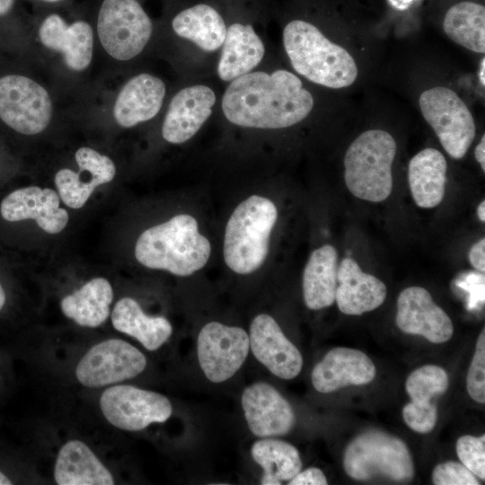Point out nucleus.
Masks as SVG:
<instances>
[{"label":"nucleus","instance_id":"f257e3e1","mask_svg":"<svg viewBox=\"0 0 485 485\" xmlns=\"http://www.w3.org/2000/svg\"><path fill=\"white\" fill-rule=\"evenodd\" d=\"M313 104L299 77L279 69L270 74L250 72L234 79L224 93L222 110L234 125L276 129L301 122Z\"/></svg>","mask_w":485,"mask_h":485},{"label":"nucleus","instance_id":"f03ea898","mask_svg":"<svg viewBox=\"0 0 485 485\" xmlns=\"http://www.w3.org/2000/svg\"><path fill=\"white\" fill-rule=\"evenodd\" d=\"M134 254L138 263L146 268L187 277L207 264L211 244L198 232L194 216L179 214L142 232L136 242Z\"/></svg>","mask_w":485,"mask_h":485},{"label":"nucleus","instance_id":"7ed1b4c3","mask_svg":"<svg viewBox=\"0 0 485 485\" xmlns=\"http://www.w3.org/2000/svg\"><path fill=\"white\" fill-rule=\"evenodd\" d=\"M283 43L295 71L314 84L340 89L351 85L357 77V66L350 53L308 22H288L283 31Z\"/></svg>","mask_w":485,"mask_h":485},{"label":"nucleus","instance_id":"20e7f679","mask_svg":"<svg viewBox=\"0 0 485 485\" xmlns=\"http://www.w3.org/2000/svg\"><path fill=\"white\" fill-rule=\"evenodd\" d=\"M277 219L274 202L260 195L250 196L234 208L225 225L223 246L231 270L247 275L264 263Z\"/></svg>","mask_w":485,"mask_h":485},{"label":"nucleus","instance_id":"39448f33","mask_svg":"<svg viewBox=\"0 0 485 485\" xmlns=\"http://www.w3.org/2000/svg\"><path fill=\"white\" fill-rule=\"evenodd\" d=\"M392 136L382 129L360 134L348 146L344 156V180L357 198L381 202L392 190V165L396 154Z\"/></svg>","mask_w":485,"mask_h":485},{"label":"nucleus","instance_id":"423d86ee","mask_svg":"<svg viewBox=\"0 0 485 485\" xmlns=\"http://www.w3.org/2000/svg\"><path fill=\"white\" fill-rule=\"evenodd\" d=\"M343 467L357 481L384 477L409 481L414 464L403 441L384 432L370 431L357 436L346 448Z\"/></svg>","mask_w":485,"mask_h":485},{"label":"nucleus","instance_id":"0eeeda50","mask_svg":"<svg viewBox=\"0 0 485 485\" xmlns=\"http://www.w3.org/2000/svg\"><path fill=\"white\" fill-rule=\"evenodd\" d=\"M419 105L445 152L454 159H462L476 133L473 116L465 102L454 91L436 86L420 94Z\"/></svg>","mask_w":485,"mask_h":485},{"label":"nucleus","instance_id":"6e6552de","mask_svg":"<svg viewBox=\"0 0 485 485\" xmlns=\"http://www.w3.org/2000/svg\"><path fill=\"white\" fill-rule=\"evenodd\" d=\"M153 31L149 16L137 0H104L97 19V32L105 51L120 61L142 52Z\"/></svg>","mask_w":485,"mask_h":485},{"label":"nucleus","instance_id":"1a4fd4ad","mask_svg":"<svg viewBox=\"0 0 485 485\" xmlns=\"http://www.w3.org/2000/svg\"><path fill=\"white\" fill-rule=\"evenodd\" d=\"M99 407L110 425L130 432L165 422L172 414V403L166 396L130 384L106 387L100 396Z\"/></svg>","mask_w":485,"mask_h":485},{"label":"nucleus","instance_id":"9d476101","mask_svg":"<svg viewBox=\"0 0 485 485\" xmlns=\"http://www.w3.org/2000/svg\"><path fill=\"white\" fill-rule=\"evenodd\" d=\"M146 356L122 339H107L92 346L80 358L75 375L85 388H105L132 379L146 367Z\"/></svg>","mask_w":485,"mask_h":485},{"label":"nucleus","instance_id":"9b49d317","mask_svg":"<svg viewBox=\"0 0 485 485\" xmlns=\"http://www.w3.org/2000/svg\"><path fill=\"white\" fill-rule=\"evenodd\" d=\"M52 101L37 82L19 75L0 78V119L23 135L41 133L52 117Z\"/></svg>","mask_w":485,"mask_h":485},{"label":"nucleus","instance_id":"f8f14e48","mask_svg":"<svg viewBox=\"0 0 485 485\" xmlns=\"http://www.w3.org/2000/svg\"><path fill=\"white\" fill-rule=\"evenodd\" d=\"M250 348L248 333L240 327L210 322L200 330L198 358L205 376L213 383L230 379L244 363Z\"/></svg>","mask_w":485,"mask_h":485},{"label":"nucleus","instance_id":"ddd939ff","mask_svg":"<svg viewBox=\"0 0 485 485\" xmlns=\"http://www.w3.org/2000/svg\"><path fill=\"white\" fill-rule=\"evenodd\" d=\"M75 159L78 172L60 169L54 182L61 201L70 208L78 209L86 204L97 187L114 179L116 167L109 156L88 146L77 149Z\"/></svg>","mask_w":485,"mask_h":485},{"label":"nucleus","instance_id":"4468645a","mask_svg":"<svg viewBox=\"0 0 485 485\" xmlns=\"http://www.w3.org/2000/svg\"><path fill=\"white\" fill-rule=\"evenodd\" d=\"M58 193L50 188L29 186L8 193L0 202V215L8 222L34 220L46 233H61L69 215L61 207Z\"/></svg>","mask_w":485,"mask_h":485},{"label":"nucleus","instance_id":"2eb2a0df","mask_svg":"<svg viewBox=\"0 0 485 485\" xmlns=\"http://www.w3.org/2000/svg\"><path fill=\"white\" fill-rule=\"evenodd\" d=\"M249 340L255 358L274 375L290 380L300 374L303 357L273 317L267 313L255 316L251 323Z\"/></svg>","mask_w":485,"mask_h":485},{"label":"nucleus","instance_id":"dca6fc26","mask_svg":"<svg viewBox=\"0 0 485 485\" xmlns=\"http://www.w3.org/2000/svg\"><path fill=\"white\" fill-rule=\"evenodd\" d=\"M395 322L401 331L421 335L433 343L445 342L454 333L450 317L421 287H410L401 292Z\"/></svg>","mask_w":485,"mask_h":485},{"label":"nucleus","instance_id":"f3484780","mask_svg":"<svg viewBox=\"0 0 485 485\" xmlns=\"http://www.w3.org/2000/svg\"><path fill=\"white\" fill-rule=\"evenodd\" d=\"M241 401L248 428L258 437L286 435L295 425L290 403L267 383L257 382L245 388Z\"/></svg>","mask_w":485,"mask_h":485},{"label":"nucleus","instance_id":"a211bd4d","mask_svg":"<svg viewBox=\"0 0 485 485\" xmlns=\"http://www.w3.org/2000/svg\"><path fill=\"white\" fill-rule=\"evenodd\" d=\"M216 102L214 91L195 84L179 91L172 99L162 126V136L172 144L190 140L212 113Z\"/></svg>","mask_w":485,"mask_h":485},{"label":"nucleus","instance_id":"6ab92c4d","mask_svg":"<svg viewBox=\"0 0 485 485\" xmlns=\"http://www.w3.org/2000/svg\"><path fill=\"white\" fill-rule=\"evenodd\" d=\"M375 366L362 351L335 348L315 365L312 384L316 391L329 393L349 385H362L374 380Z\"/></svg>","mask_w":485,"mask_h":485},{"label":"nucleus","instance_id":"aec40b11","mask_svg":"<svg viewBox=\"0 0 485 485\" xmlns=\"http://www.w3.org/2000/svg\"><path fill=\"white\" fill-rule=\"evenodd\" d=\"M386 295L385 284L364 272L354 259L344 258L339 264L335 301L343 313L360 315L373 311L383 304Z\"/></svg>","mask_w":485,"mask_h":485},{"label":"nucleus","instance_id":"412c9836","mask_svg":"<svg viewBox=\"0 0 485 485\" xmlns=\"http://www.w3.org/2000/svg\"><path fill=\"white\" fill-rule=\"evenodd\" d=\"M39 37L46 48L63 54L70 69L83 71L90 65L93 32L88 22L77 21L68 25L58 14L53 13L41 23Z\"/></svg>","mask_w":485,"mask_h":485},{"label":"nucleus","instance_id":"4be33fe9","mask_svg":"<svg viewBox=\"0 0 485 485\" xmlns=\"http://www.w3.org/2000/svg\"><path fill=\"white\" fill-rule=\"evenodd\" d=\"M165 95L164 83L149 74L128 80L119 93L113 107L116 122L131 128L153 119L160 110Z\"/></svg>","mask_w":485,"mask_h":485},{"label":"nucleus","instance_id":"5701e85b","mask_svg":"<svg viewBox=\"0 0 485 485\" xmlns=\"http://www.w3.org/2000/svg\"><path fill=\"white\" fill-rule=\"evenodd\" d=\"M58 485H112L115 479L91 447L70 439L59 448L53 471Z\"/></svg>","mask_w":485,"mask_h":485},{"label":"nucleus","instance_id":"b1692460","mask_svg":"<svg viewBox=\"0 0 485 485\" xmlns=\"http://www.w3.org/2000/svg\"><path fill=\"white\" fill-rule=\"evenodd\" d=\"M110 317L117 331L137 340L148 351L160 348L172 333L168 319L147 315L138 302L129 296L116 302Z\"/></svg>","mask_w":485,"mask_h":485},{"label":"nucleus","instance_id":"393cba45","mask_svg":"<svg viewBox=\"0 0 485 485\" xmlns=\"http://www.w3.org/2000/svg\"><path fill=\"white\" fill-rule=\"evenodd\" d=\"M114 292L105 278H93L78 289L66 294L60 300V310L65 317L85 328H98L110 314Z\"/></svg>","mask_w":485,"mask_h":485},{"label":"nucleus","instance_id":"a878e982","mask_svg":"<svg viewBox=\"0 0 485 485\" xmlns=\"http://www.w3.org/2000/svg\"><path fill=\"white\" fill-rule=\"evenodd\" d=\"M222 46L217 74L226 82L250 73L265 53L262 40L250 24L233 23L226 30Z\"/></svg>","mask_w":485,"mask_h":485},{"label":"nucleus","instance_id":"bb28decb","mask_svg":"<svg viewBox=\"0 0 485 485\" xmlns=\"http://www.w3.org/2000/svg\"><path fill=\"white\" fill-rule=\"evenodd\" d=\"M447 163L435 148L416 154L408 166V181L416 205L422 208L438 206L445 197Z\"/></svg>","mask_w":485,"mask_h":485},{"label":"nucleus","instance_id":"cd10ccee","mask_svg":"<svg viewBox=\"0 0 485 485\" xmlns=\"http://www.w3.org/2000/svg\"><path fill=\"white\" fill-rule=\"evenodd\" d=\"M338 253L330 244L314 250L303 274V295L311 310L331 306L338 286Z\"/></svg>","mask_w":485,"mask_h":485},{"label":"nucleus","instance_id":"c85d7f7f","mask_svg":"<svg viewBox=\"0 0 485 485\" xmlns=\"http://www.w3.org/2000/svg\"><path fill=\"white\" fill-rule=\"evenodd\" d=\"M174 32L205 51H215L224 43L226 26L221 14L207 4H198L180 12L172 20Z\"/></svg>","mask_w":485,"mask_h":485},{"label":"nucleus","instance_id":"c756f323","mask_svg":"<svg viewBox=\"0 0 485 485\" xmlns=\"http://www.w3.org/2000/svg\"><path fill=\"white\" fill-rule=\"evenodd\" d=\"M251 454L263 470L260 479L263 485H279L290 481L302 468L297 449L282 440L260 439L252 445Z\"/></svg>","mask_w":485,"mask_h":485},{"label":"nucleus","instance_id":"7c9ffc66","mask_svg":"<svg viewBox=\"0 0 485 485\" xmlns=\"http://www.w3.org/2000/svg\"><path fill=\"white\" fill-rule=\"evenodd\" d=\"M443 29L456 44L475 53H485V7L470 1L459 2L446 12Z\"/></svg>","mask_w":485,"mask_h":485},{"label":"nucleus","instance_id":"2f4dec72","mask_svg":"<svg viewBox=\"0 0 485 485\" xmlns=\"http://www.w3.org/2000/svg\"><path fill=\"white\" fill-rule=\"evenodd\" d=\"M448 383V375L442 367L427 365L408 376L405 388L412 401L431 402L446 391Z\"/></svg>","mask_w":485,"mask_h":485},{"label":"nucleus","instance_id":"473e14b6","mask_svg":"<svg viewBox=\"0 0 485 485\" xmlns=\"http://www.w3.org/2000/svg\"><path fill=\"white\" fill-rule=\"evenodd\" d=\"M461 463L477 477L485 480V436H463L456 443Z\"/></svg>","mask_w":485,"mask_h":485},{"label":"nucleus","instance_id":"72a5a7b5","mask_svg":"<svg viewBox=\"0 0 485 485\" xmlns=\"http://www.w3.org/2000/svg\"><path fill=\"white\" fill-rule=\"evenodd\" d=\"M466 385L469 395L480 403L485 402V331L477 340L475 352L467 374Z\"/></svg>","mask_w":485,"mask_h":485},{"label":"nucleus","instance_id":"f704fd0d","mask_svg":"<svg viewBox=\"0 0 485 485\" xmlns=\"http://www.w3.org/2000/svg\"><path fill=\"white\" fill-rule=\"evenodd\" d=\"M402 418L412 430L418 433H428L436 424V404L431 402L410 401L402 409Z\"/></svg>","mask_w":485,"mask_h":485},{"label":"nucleus","instance_id":"c9c22d12","mask_svg":"<svg viewBox=\"0 0 485 485\" xmlns=\"http://www.w3.org/2000/svg\"><path fill=\"white\" fill-rule=\"evenodd\" d=\"M432 481L436 485H479L477 476L462 463L445 462L435 467Z\"/></svg>","mask_w":485,"mask_h":485},{"label":"nucleus","instance_id":"e433bc0d","mask_svg":"<svg viewBox=\"0 0 485 485\" xmlns=\"http://www.w3.org/2000/svg\"><path fill=\"white\" fill-rule=\"evenodd\" d=\"M289 485H326L327 479L322 471L316 467L299 472L288 482Z\"/></svg>","mask_w":485,"mask_h":485},{"label":"nucleus","instance_id":"4c0bfd02","mask_svg":"<svg viewBox=\"0 0 485 485\" xmlns=\"http://www.w3.org/2000/svg\"><path fill=\"white\" fill-rule=\"evenodd\" d=\"M469 260L472 266L477 270L484 273L485 271V239L481 238L470 249Z\"/></svg>","mask_w":485,"mask_h":485},{"label":"nucleus","instance_id":"58836bf2","mask_svg":"<svg viewBox=\"0 0 485 485\" xmlns=\"http://www.w3.org/2000/svg\"><path fill=\"white\" fill-rule=\"evenodd\" d=\"M475 159L480 163L483 172H485V135H482L481 141L475 147Z\"/></svg>","mask_w":485,"mask_h":485},{"label":"nucleus","instance_id":"ea45409f","mask_svg":"<svg viewBox=\"0 0 485 485\" xmlns=\"http://www.w3.org/2000/svg\"><path fill=\"white\" fill-rule=\"evenodd\" d=\"M14 0H0V15L7 13L13 7Z\"/></svg>","mask_w":485,"mask_h":485},{"label":"nucleus","instance_id":"a19ab883","mask_svg":"<svg viewBox=\"0 0 485 485\" xmlns=\"http://www.w3.org/2000/svg\"><path fill=\"white\" fill-rule=\"evenodd\" d=\"M479 80L482 86L485 85V58L482 57L479 68Z\"/></svg>","mask_w":485,"mask_h":485},{"label":"nucleus","instance_id":"79ce46f5","mask_svg":"<svg viewBox=\"0 0 485 485\" xmlns=\"http://www.w3.org/2000/svg\"><path fill=\"white\" fill-rule=\"evenodd\" d=\"M477 214H478L479 219L481 222H485V201L484 200H482L478 206Z\"/></svg>","mask_w":485,"mask_h":485},{"label":"nucleus","instance_id":"37998d69","mask_svg":"<svg viewBox=\"0 0 485 485\" xmlns=\"http://www.w3.org/2000/svg\"><path fill=\"white\" fill-rule=\"evenodd\" d=\"M6 303V295L3 285L0 282V312L3 310Z\"/></svg>","mask_w":485,"mask_h":485},{"label":"nucleus","instance_id":"c03bdc74","mask_svg":"<svg viewBox=\"0 0 485 485\" xmlns=\"http://www.w3.org/2000/svg\"><path fill=\"white\" fill-rule=\"evenodd\" d=\"M411 0H391L392 4L399 8H404Z\"/></svg>","mask_w":485,"mask_h":485},{"label":"nucleus","instance_id":"a18cd8bd","mask_svg":"<svg viewBox=\"0 0 485 485\" xmlns=\"http://www.w3.org/2000/svg\"><path fill=\"white\" fill-rule=\"evenodd\" d=\"M12 484V481L0 471V485H10Z\"/></svg>","mask_w":485,"mask_h":485},{"label":"nucleus","instance_id":"49530a36","mask_svg":"<svg viewBox=\"0 0 485 485\" xmlns=\"http://www.w3.org/2000/svg\"><path fill=\"white\" fill-rule=\"evenodd\" d=\"M43 1H47V2H51V3H53V2H58V1H61V0H43Z\"/></svg>","mask_w":485,"mask_h":485}]
</instances>
